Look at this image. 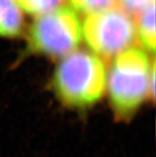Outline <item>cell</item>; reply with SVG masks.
<instances>
[{
  "label": "cell",
  "instance_id": "6",
  "mask_svg": "<svg viewBox=\"0 0 156 157\" xmlns=\"http://www.w3.org/2000/svg\"><path fill=\"white\" fill-rule=\"evenodd\" d=\"M155 2L150 4L138 17L137 35L145 50H155Z\"/></svg>",
  "mask_w": 156,
  "mask_h": 157
},
{
  "label": "cell",
  "instance_id": "2",
  "mask_svg": "<svg viewBox=\"0 0 156 157\" xmlns=\"http://www.w3.org/2000/svg\"><path fill=\"white\" fill-rule=\"evenodd\" d=\"M149 58L143 50L127 49L117 56L111 68L108 94L112 107L120 119L129 118L135 113L150 92L154 89L150 81Z\"/></svg>",
  "mask_w": 156,
  "mask_h": 157
},
{
  "label": "cell",
  "instance_id": "8",
  "mask_svg": "<svg viewBox=\"0 0 156 157\" xmlns=\"http://www.w3.org/2000/svg\"><path fill=\"white\" fill-rule=\"evenodd\" d=\"M72 6L79 11L91 14L116 7L118 0H69Z\"/></svg>",
  "mask_w": 156,
  "mask_h": 157
},
{
  "label": "cell",
  "instance_id": "4",
  "mask_svg": "<svg viewBox=\"0 0 156 157\" xmlns=\"http://www.w3.org/2000/svg\"><path fill=\"white\" fill-rule=\"evenodd\" d=\"M83 34L92 50L103 58H111L132 46L137 30L130 14L114 7L88 14Z\"/></svg>",
  "mask_w": 156,
  "mask_h": 157
},
{
  "label": "cell",
  "instance_id": "3",
  "mask_svg": "<svg viewBox=\"0 0 156 157\" xmlns=\"http://www.w3.org/2000/svg\"><path fill=\"white\" fill-rule=\"evenodd\" d=\"M79 17L71 8L57 7L36 18L28 33L29 49L38 54L58 58L73 52L81 42Z\"/></svg>",
  "mask_w": 156,
  "mask_h": 157
},
{
  "label": "cell",
  "instance_id": "7",
  "mask_svg": "<svg viewBox=\"0 0 156 157\" xmlns=\"http://www.w3.org/2000/svg\"><path fill=\"white\" fill-rule=\"evenodd\" d=\"M65 0H16L18 6L30 14H46L55 10Z\"/></svg>",
  "mask_w": 156,
  "mask_h": 157
},
{
  "label": "cell",
  "instance_id": "1",
  "mask_svg": "<svg viewBox=\"0 0 156 157\" xmlns=\"http://www.w3.org/2000/svg\"><path fill=\"white\" fill-rule=\"evenodd\" d=\"M102 60L85 50L72 52L61 61L53 77L57 97L65 105L86 108L99 101L106 86Z\"/></svg>",
  "mask_w": 156,
  "mask_h": 157
},
{
  "label": "cell",
  "instance_id": "9",
  "mask_svg": "<svg viewBox=\"0 0 156 157\" xmlns=\"http://www.w3.org/2000/svg\"><path fill=\"white\" fill-rule=\"evenodd\" d=\"M155 0H118V5L130 15L139 17V14Z\"/></svg>",
  "mask_w": 156,
  "mask_h": 157
},
{
  "label": "cell",
  "instance_id": "5",
  "mask_svg": "<svg viewBox=\"0 0 156 157\" xmlns=\"http://www.w3.org/2000/svg\"><path fill=\"white\" fill-rule=\"evenodd\" d=\"M23 25V15L16 0H0V37L19 35Z\"/></svg>",
  "mask_w": 156,
  "mask_h": 157
}]
</instances>
